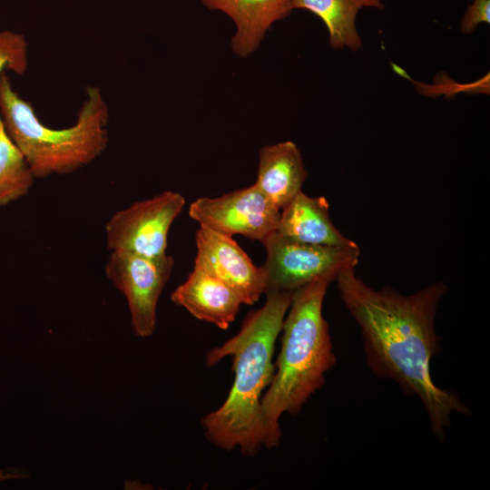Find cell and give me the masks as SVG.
I'll use <instances>...</instances> for the list:
<instances>
[{"instance_id":"1","label":"cell","mask_w":490,"mask_h":490,"mask_svg":"<svg viewBox=\"0 0 490 490\" xmlns=\"http://www.w3.org/2000/svg\"><path fill=\"white\" fill-rule=\"evenodd\" d=\"M335 281L343 304L360 328L371 373L416 397L434 436L444 442L452 416L471 415L458 395L438 387L431 375V361L442 350L435 322L448 289L446 283L435 282L405 295L390 287L368 286L355 268L340 272Z\"/></svg>"},{"instance_id":"2","label":"cell","mask_w":490,"mask_h":490,"mask_svg":"<svg viewBox=\"0 0 490 490\" xmlns=\"http://www.w3.org/2000/svg\"><path fill=\"white\" fill-rule=\"evenodd\" d=\"M264 294V304L248 314L239 332L206 355L208 367L231 358L234 378L222 405L201 419L204 435L217 447L239 448L246 456L267 447L261 398L275 371V343L293 297L289 291Z\"/></svg>"},{"instance_id":"3","label":"cell","mask_w":490,"mask_h":490,"mask_svg":"<svg viewBox=\"0 0 490 490\" xmlns=\"http://www.w3.org/2000/svg\"><path fill=\"white\" fill-rule=\"evenodd\" d=\"M329 283L318 279L293 292L280 331L275 371L261 398L267 448L280 443V417L284 414L299 415L324 386L327 373L337 363L328 324L323 316Z\"/></svg>"},{"instance_id":"4","label":"cell","mask_w":490,"mask_h":490,"mask_svg":"<svg viewBox=\"0 0 490 490\" xmlns=\"http://www.w3.org/2000/svg\"><path fill=\"white\" fill-rule=\"evenodd\" d=\"M0 119L35 178L75 172L101 156L108 145L109 109L97 86L86 88V99L73 126L53 129L38 119L4 73L0 76Z\"/></svg>"},{"instance_id":"5","label":"cell","mask_w":490,"mask_h":490,"mask_svg":"<svg viewBox=\"0 0 490 490\" xmlns=\"http://www.w3.org/2000/svg\"><path fill=\"white\" fill-rule=\"evenodd\" d=\"M262 244L266 260L261 265L267 290L294 292L318 279L335 281L340 272L356 268L360 249L303 243L276 230ZM265 293V292H264Z\"/></svg>"},{"instance_id":"6","label":"cell","mask_w":490,"mask_h":490,"mask_svg":"<svg viewBox=\"0 0 490 490\" xmlns=\"http://www.w3.org/2000/svg\"><path fill=\"white\" fill-rule=\"evenodd\" d=\"M184 206L181 193L164 191L116 211L105 225L107 248L148 258L164 256L170 228Z\"/></svg>"},{"instance_id":"7","label":"cell","mask_w":490,"mask_h":490,"mask_svg":"<svg viewBox=\"0 0 490 490\" xmlns=\"http://www.w3.org/2000/svg\"><path fill=\"white\" fill-rule=\"evenodd\" d=\"M174 260L165 254L148 258L113 250L105 264V275L125 297L133 333L148 338L155 330L157 305L173 269Z\"/></svg>"},{"instance_id":"8","label":"cell","mask_w":490,"mask_h":490,"mask_svg":"<svg viewBox=\"0 0 490 490\" xmlns=\"http://www.w3.org/2000/svg\"><path fill=\"white\" fill-rule=\"evenodd\" d=\"M279 215L254 184L216 198L201 197L189 206V216L200 226L261 242L277 230Z\"/></svg>"},{"instance_id":"9","label":"cell","mask_w":490,"mask_h":490,"mask_svg":"<svg viewBox=\"0 0 490 490\" xmlns=\"http://www.w3.org/2000/svg\"><path fill=\"white\" fill-rule=\"evenodd\" d=\"M197 253L194 267L225 283L242 304L253 305L266 289L261 267L256 266L228 236L200 226L195 234Z\"/></svg>"},{"instance_id":"10","label":"cell","mask_w":490,"mask_h":490,"mask_svg":"<svg viewBox=\"0 0 490 490\" xmlns=\"http://www.w3.org/2000/svg\"><path fill=\"white\" fill-rule=\"evenodd\" d=\"M211 11L227 15L235 24L230 46L235 54L247 57L260 45L272 24L294 10L291 0H201Z\"/></svg>"},{"instance_id":"11","label":"cell","mask_w":490,"mask_h":490,"mask_svg":"<svg viewBox=\"0 0 490 490\" xmlns=\"http://www.w3.org/2000/svg\"><path fill=\"white\" fill-rule=\"evenodd\" d=\"M172 301L199 320L227 329L242 304L240 297L217 278L193 268L171 295Z\"/></svg>"},{"instance_id":"12","label":"cell","mask_w":490,"mask_h":490,"mask_svg":"<svg viewBox=\"0 0 490 490\" xmlns=\"http://www.w3.org/2000/svg\"><path fill=\"white\" fill-rule=\"evenodd\" d=\"M307 177L301 152L293 142L269 144L260 150L254 185L278 210L302 191Z\"/></svg>"},{"instance_id":"13","label":"cell","mask_w":490,"mask_h":490,"mask_svg":"<svg viewBox=\"0 0 490 490\" xmlns=\"http://www.w3.org/2000/svg\"><path fill=\"white\" fill-rule=\"evenodd\" d=\"M280 211L276 231L288 239L319 246L358 245L334 226L324 196L310 197L300 191Z\"/></svg>"},{"instance_id":"14","label":"cell","mask_w":490,"mask_h":490,"mask_svg":"<svg viewBox=\"0 0 490 490\" xmlns=\"http://www.w3.org/2000/svg\"><path fill=\"white\" fill-rule=\"evenodd\" d=\"M291 3L293 9L308 10L323 21L333 49L348 47L353 51L362 46L356 28L358 12L365 7H385L381 0H291Z\"/></svg>"},{"instance_id":"15","label":"cell","mask_w":490,"mask_h":490,"mask_svg":"<svg viewBox=\"0 0 490 490\" xmlns=\"http://www.w3.org/2000/svg\"><path fill=\"white\" fill-rule=\"evenodd\" d=\"M34 180L30 166L6 134L0 119V207L24 197Z\"/></svg>"},{"instance_id":"16","label":"cell","mask_w":490,"mask_h":490,"mask_svg":"<svg viewBox=\"0 0 490 490\" xmlns=\"http://www.w3.org/2000/svg\"><path fill=\"white\" fill-rule=\"evenodd\" d=\"M27 43L24 36L0 30V76L5 70L23 74L27 69Z\"/></svg>"},{"instance_id":"17","label":"cell","mask_w":490,"mask_h":490,"mask_svg":"<svg viewBox=\"0 0 490 490\" xmlns=\"http://www.w3.org/2000/svg\"><path fill=\"white\" fill-rule=\"evenodd\" d=\"M481 23L490 24V0H473L461 19V31L473 33Z\"/></svg>"},{"instance_id":"18","label":"cell","mask_w":490,"mask_h":490,"mask_svg":"<svg viewBox=\"0 0 490 490\" xmlns=\"http://www.w3.org/2000/svg\"><path fill=\"white\" fill-rule=\"evenodd\" d=\"M27 475L24 471L19 469L8 468V469H0V482L15 480V479H23Z\"/></svg>"}]
</instances>
